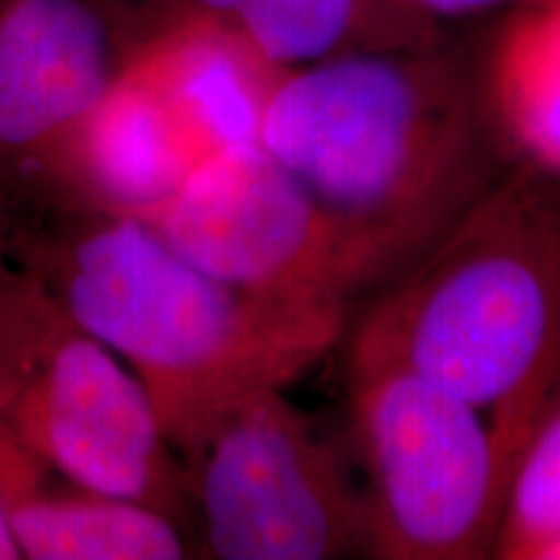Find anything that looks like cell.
<instances>
[{"label":"cell","mask_w":560,"mask_h":560,"mask_svg":"<svg viewBox=\"0 0 560 560\" xmlns=\"http://www.w3.org/2000/svg\"><path fill=\"white\" fill-rule=\"evenodd\" d=\"M283 68L234 26L182 19L132 45L37 179L45 206L145 221L219 153L260 138Z\"/></svg>","instance_id":"4"},{"label":"cell","mask_w":560,"mask_h":560,"mask_svg":"<svg viewBox=\"0 0 560 560\" xmlns=\"http://www.w3.org/2000/svg\"><path fill=\"white\" fill-rule=\"evenodd\" d=\"M475 73L506 164L560 187V0L503 11Z\"/></svg>","instance_id":"11"},{"label":"cell","mask_w":560,"mask_h":560,"mask_svg":"<svg viewBox=\"0 0 560 560\" xmlns=\"http://www.w3.org/2000/svg\"><path fill=\"white\" fill-rule=\"evenodd\" d=\"M0 425L81 486L190 532V472L136 374L19 265L0 272Z\"/></svg>","instance_id":"5"},{"label":"cell","mask_w":560,"mask_h":560,"mask_svg":"<svg viewBox=\"0 0 560 560\" xmlns=\"http://www.w3.org/2000/svg\"><path fill=\"white\" fill-rule=\"evenodd\" d=\"M342 342L475 405L511 478L560 400V187L509 166L374 293Z\"/></svg>","instance_id":"2"},{"label":"cell","mask_w":560,"mask_h":560,"mask_svg":"<svg viewBox=\"0 0 560 560\" xmlns=\"http://www.w3.org/2000/svg\"><path fill=\"white\" fill-rule=\"evenodd\" d=\"M405 9L418 13L420 19H429L433 24L444 26L446 21L475 19L486 13L506 11L522 0H397Z\"/></svg>","instance_id":"14"},{"label":"cell","mask_w":560,"mask_h":560,"mask_svg":"<svg viewBox=\"0 0 560 560\" xmlns=\"http://www.w3.org/2000/svg\"><path fill=\"white\" fill-rule=\"evenodd\" d=\"M5 236L19 268L136 374L187 467L242 402L289 389L353 319L234 289L125 215L37 208L5 219Z\"/></svg>","instance_id":"1"},{"label":"cell","mask_w":560,"mask_h":560,"mask_svg":"<svg viewBox=\"0 0 560 560\" xmlns=\"http://www.w3.org/2000/svg\"><path fill=\"white\" fill-rule=\"evenodd\" d=\"M346 405L371 558H493L509 465L490 420L400 361L348 342Z\"/></svg>","instance_id":"6"},{"label":"cell","mask_w":560,"mask_h":560,"mask_svg":"<svg viewBox=\"0 0 560 560\" xmlns=\"http://www.w3.org/2000/svg\"><path fill=\"white\" fill-rule=\"evenodd\" d=\"M0 514L26 560H179L187 529L145 503L55 470L0 425Z\"/></svg>","instance_id":"10"},{"label":"cell","mask_w":560,"mask_h":560,"mask_svg":"<svg viewBox=\"0 0 560 560\" xmlns=\"http://www.w3.org/2000/svg\"><path fill=\"white\" fill-rule=\"evenodd\" d=\"M529 560H560V535L545 540L540 548L532 552Z\"/></svg>","instance_id":"16"},{"label":"cell","mask_w":560,"mask_h":560,"mask_svg":"<svg viewBox=\"0 0 560 560\" xmlns=\"http://www.w3.org/2000/svg\"><path fill=\"white\" fill-rule=\"evenodd\" d=\"M9 236H5V219L3 213H0V272H3L5 268H9Z\"/></svg>","instance_id":"17"},{"label":"cell","mask_w":560,"mask_h":560,"mask_svg":"<svg viewBox=\"0 0 560 560\" xmlns=\"http://www.w3.org/2000/svg\"><path fill=\"white\" fill-rule=\"evenodd\" d=\"M187 472L210 558L371 556L361 482L285 389L260 392L242 402Z\"/></svg>","instance_id":"8"},{"label":"cell","mask_w":560,"mask_h":560,"mask_svg":"<svg viewBox=\"0 0 560 560\" xmlns=\"http://www.w3.org/2000/svg\"><path fill=\"white\" fill-rule=\"evenodd\" d=\"M260 145L346 219L418 257L509 170L450 42L283 70Z\"/></svg>","instance_id":"3"},{"label":"cell","mask_w":560,"mask_h":560,"mask_svg":"<svg viewBox=\"0 0 560 560\" xmlns=\"http://www.w3.org/2000/svg\"><path fill=\"white\" fill-rule=\"evenodd\" d=\"M19 558L21 552L16 548V542H13L9 524H5L3 514H0V560H19Z\"/></svg>","instance_id":"15"},{"label":"cell","mask_w":560,"mask_h":560,"mask_svg":"<svg viewBox=\"0 0 560 560\" xmlns=\"http://www.w3.org/2000/svg\"><path fill=\"white\" fill-rule=\"evenodd\" d=\"M145 223L223 283L304 310L350 314L416 260L319 200L260 140L198 166Z\"/></svg>","instance_id":"7"},{"label":"cell","mask_w":560,"mask_h":560,"mask_svg":"<svg viewBox=\"0 0 560 560\" xmlns=\"http://www.w3.org/2000/svg\"><path fill=\"white\" fill-rule=\"evenodd\" d=\"M234 30L283 70L446 42L444 26L397 0H244Z\"/></svg>","instance_id":"12"},{"label":"cell","mask_w":560,"mask_h":560,"mask_svg":"<svg viewBox=\"0 0 560 560\" xmlns=\"http://www.w3.org/2000/svg\"><path fill=\"white\" fill-rule=\"evenodd\" d=\"M556 535H560V400L545 412L516 457L503 495L493 558L529 560Z\"/></svg>","instance_id":"13"},{"label":"cell","mask_w":560,"mask_h":560,"mask_svg":"<svg viewBox=\"0 0 560 560\" xmlns=\"http://www.w3.org/2000/svg\"><path fill=\"white\" fill-rule=\"evenodd\" d=\"M136 45L112 0H0V213L30 202L42 166Z\"/></svg>","instance_id":"9"}]
</instances>
